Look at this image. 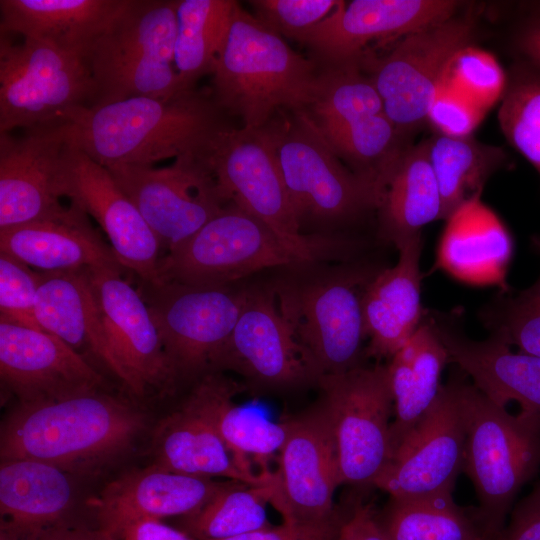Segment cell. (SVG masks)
Returning a JSON list of instances; mask_svg holds the SVG:
<instances>
[{"instance_id": "obj_36", "label": "cell", "mask_w": 540, "mask_h": 540, "mask_svg": "<svg viewBox=\"0 0 540 540\" xmlns=\"http://www.w3.org/2000/svg\"><path fill=\"white\" fill-rule=\"evenodd\" d=\"M377 519L386 540H491L474 508L458 506L452 493L390 497Z\"/></svg>"}, {"instance_id": "obj_45", "label": "cell", "mask_w": 540, "mask_h": 540, "mask_svg": "<svg viewBox=\"0 0 540 540\" xmlns=\"http://www.w3.org/2000/svg\"><path fill=\"white\" fill-rule=\"evenodd\" d=\"M495 540H540V481L516 503Z\"/></svg>"}, {"instance_id": "obj_4", "label": "cell", "mask_w": 540, "mask_h": 540, "mask_svg": "<svg viewBox=\"0 0 540 540\" xmlns=\"http://www.w3.org/2000/svg\"><path fill=\"white\" fill-rule=\"evenodd\" d=\"M314 61L236 2L212 75L218 107L262 128L281 108L308 110L318 85Z\"/></svg>"}, {"instance_id": "obj_42", "label": "cell", "mask_w": 540, "mask_h": 540, "mask_svg": "<svg viewBox=\"0 0 540 540\" xmlns=\"http://www.w3.org/2000/svg\"><path fill=\"white\" fill-rule=\"evenodd\" d=\"M39 279V272L0 252V320L42 330L35 313Z\"/></svg>"}, {"instance_id": "obj_13", "label": "cell", "mask_w": 540, "mask_h": 540, "mask_svg": "<svg viewBox=\"0 0 540 540\" xmlns=\"http://www.w3.org/2000/svg\"><path fill=\"white\" fill-rule=\"evenodd\" d=\"M143 296L178 379L209 371L215 353L230 336L242 309L247 283L144 284Z\"/></svg>"}, {"instance_id": "obj_15", "label": "cell", "mask_w": 540, "mask_h": 540, "mask_svg": "<svg viewBox=\"0 0 540 540\" xmlns=\"http://www.w3.org/2000/svg\"><path fill=\"white\" fill-rule=\"evenodd\" d=\"M209 371H232L251 386L287 389L319 375L281 317L268 284H247L239 318Z\"/></svg>"}, {"instance_id": "obj_11", "label": "cell", "mask_w": 540, "mask_h": 540, "mask_svg": "<svg viewBox=\"0 0 540 540\" xmlns=\"http://www.w3.org/2000/svg\"><path fill=\"white\" fill-rule=\"evenodd\" d=\"M319 407L335 444L341 484L373 485L391 458L393 397L386 365L321 376Z\"/></svg>"}, {"instance_id": "obj_23", "label": "cell", "mask_w": 540, "mask_h": 540, "mask_svg": "<svg viewBox=\"0 0 540 540\" xmlns=\"http://www.w3.org/2000/svg\"><path fill=\"white\" fill-rule=\"evenodd\" d=\"M425 317L444 345L449 362L470 376L481 392L503 407L515 401L520 412L540 420V357L513 351L494 336L470 338L456 313L426 310Z\"/></svg>"}, {"instance_id": "obj_46", "label": "cell", "mask_w": 540, "mask_h": 540, "mask_svg": "<svg viewBox=\"0 0 540 540\" xmlns=\"http://www.w3.org/2000/svg\"><path fill=\"white\" fill-rule=\"evenodd\" d=\"M341 521L326 524L283 522L223 540H336Z\"/></svg>"}, {"instance_id": "obj_5", "label": "cell", "mask_w": 540, "mask_h": 540, "mask_svg": "<svg viewBox=\"0 0 540 540\" xmlns=\"http://www.w3.org/2000/svg\"><path fill=\"white\" fill-rule=\"evenodd\" d=\"M458 391L466 434L463 472L479 502L476 518L495 540L519 491L540 470V420L509 413L459 375Z\"/></svg>"}, {"instance_id": "obj_29", "label": "cell", "mask_w": 540, "mask_h": 540, "mask_svg": "<svg viewBox=\"0 0 540 540\" xmlns=\"http://www.w3.org/2000/svg\"><path fill=\"white\" fill-rule=\"evenodd\" d=\"M88 269L39 272L36 318L43 331L117 378Z\"/></svg>"}, {"instance_id": "obj_30", "label": "cell", "mask_w": 540, "mask_h": 540, "mask_svg": "<svg viewBox=\"0 0 540 540\" xmlns=\"http://www.w3.org/2000/svg\"><path fill=\"white\" fill-rule=\"evenodd\" d=\"M378 237L397 250L442 220V199L424 140L408 146L384 181L376 209Z\"/></svg>"}, {"instance_id": "obj_37", "label": "cell", "mask_w": 540, "mask_h": 540, "mask_svg": "<svg viewBox=\"0 0 540 540\" xmlns=\"http://www.w3.org/2000/svg\"><path fill=\"white\" fill-rule=\"evenodd\" d=\"M236 1L177 0L174 66L186 90L212 74Z\"/></svg>"}, {"instance_id": "obj_20", "label": "cell", "mask_w": 540, "mask_h": 540, "mask_svg": "<svg viewBox=\"0 0 540 540\" xmlns=\"http://www.w3.org/2000/svg\"><path fill=\"white\" fill-rule=\"evenodd\" d=\"M454 0L341 1L336 10L309 30L299 42L325 68L358 65L373 43H391L456 15Z\"/></svg>"}, {"instance_id": "obj_16", "label": "cell", "mask_w": 540, "mask_h": 540, "mask_svg": "<svg viewBox=\"0 0 540 540\" xmlns=\"http://www.w3.org/2000/svg\"><path fill=\"white\" fill-rule=\"evenodd\" d=\"M121 264L89 268L117 379L132 395L171 392L178 379L147 304Z\"/></svg>"}, {"instance_id": "obj_44", "label": "cell", "mask_w": 540, "mask_h": 540, "mask_svg": "<svg viewBox=\"0 0 540 540\" xmlns=\"http://www.w3.org/2000/svg\"><path fill=\"white\" fill-rule=\"evenodd\" d=\"M486 111L449 86H441L427 114L434 133L448 137L472 136Z\"/></svg>"}, {"instance_id": "obj_6", "label": "cell", "mask_w": 540, "mask_h": 540, "mask_svg": "<svg viewBox=\"0 0 540 540\" xmlns=\"http://www.w3.org/2000/svg\"><path fill=\"white\" fill-rule=\"evenodd\" d=\"M223 198L269 227L288 244L319 258L338 254L351 259L358 250L352 238L301 232L266 126L222 127L200 152Z\"/></svg>"}, {"instance_id": "obj_2", "label": "cell", "mask_w": 540, "mask_h": 540, "mask_svg": "<svg viewBox=\"0 0 540 540\" xmlns=\"http://www.w3.org/2000/svg\"><path fill=\"white\" fill-rule=\"evenodd\" d=\"M144 427L142 412L100 390L20 403L2 424L0 455L64 471L94 469L123 455Z\"/></svg>"}, {"instance_id": "obj_18", "label": "cell", "mask_w": 540, "mask_h": 540, "mask_svg": "<svg viewBox=\"0 0 540 540\" xmlns=\"http://www.w3.org/2000/svg\"><path fill=\"white\" fill-rule=\"evenodd\" d=\"M68 120L0 132V230L48 218L65 206Z\"/></svg>"}, {"instance_id": "obj_49", "label": "cell", "mask_w": 540, "mask_h": 540, "mask_svg": "<svg viewBox=\"0 0 540 540\" xmlns=\"http://www.w3.org/2000/svg\"><path fill=\"white\" fill-rule=\"evenodd\" d=\"M336 540H386L377 513L370 505L357 502L341 520Z\"/></svg>"}, {"instance_id": "obj_51", "label": "cell", "mask_w": 540, "mask_h": 540, "mask_svg": "<svg viewBox=\"0 0 540 540\" xmlns=\"http://www.w3.org/2000/svg\"><path fill=\"white\" fill-rule=\"evenodd\" d=\"M531 247L535 253L540 252V235H535L531 237Z\"/></svg>"}, {"instance_id": "obj_9", "label": "cell", "mask_w": 540, "mask_h": 540, "mask_svg": "<svg viewBox=\"0 0 540 540\" xmlns=\"http://www.w3.org/2000/svg\"><path fill=\"white\" fill-rule=\"evenodd\" d=\"M95 100L96 86L84 56L0 34V132L66 121Z\"/></svg>"}, {"instance_id": "obj_26", "label": "cell", "mask_w": 540, "mask_h": 540, "mask_svg": "<svg viewBox=\"0 0 540 540\" xmlns=\"http://www.w3.org/2000/svg\"><path fill=\"white\" fill-rule=\"evenodd\" d=\"M422 249V236L400 247L396 264L384 267L366 288V356L390 359L421 325L426 311L421 303Z\"/></svg>"}, {"instance_id": "obj_17", "label": "cell", "mask_w": 540, "mask_h": 540, "mask_svg": "<svg viewBox=\"0 0 540 540\" xmlns=\"http://www.w3.org/2000/svg\"><path fill=\"white\" fill-rule=\"evenodd\" d=\"M465 439L458 375L453 374L374 486L392 498L453 493L463 472Z\"/></svg>"}, {"instance_id": "obj_35", "label": "cell", "mask_w": 540, "mask_h": 540, "mask_svg": "<svg viewBox=\"0 0 540 540\" xmlns=\"http://www.w3.org/2000/svg\"><path fill=\"white\" fill-rule=\"evenodd\" d=\"M424 142L441 194L442 220L479 199L487 180L507 158L501 147L479 142L473 136L455 138L434 133Z\"/></svg>"}, {"instance_id": "obj_21", "label": "cell", "mask_w": 540, "mask_h": 540, "mask_svg": "<svg viewBox=\"0 0 540 540\" xmlns=\"http://www.w3.org/2000/svg\"><path fill=\"white\" fill-rule=\"evenodd\" d=\"M64 195L99 224L118 261L144 284H158L161 243L110 171L71 143Z\"/></svg>"}, {"instance_id": "obj_33", "label": "cell", "mask_w": 540, "mask_h": 540, "mask_svg": "<svg viewBox=\"0 0 540 540\" xmlns=\"http://www.w3.org/2000/svg\"><path fill=\"white\" fill-rule=\"evenodd\" d=\"M152 465L174 473L225 477L259 485L234 463L211 423L185 402L163 419L153 438Z\"/></svg>"}, {"instance_id": "obj_8", "label": "cell", "mask_w": 540, "mask_h": 540, "mask_svg": "<svg viewBox=\"0 0 540 540\" xmlns=\"http://www.w3.org/2000/svg\"><path fill=\"white\" fill-rule=\"evenodd\" d=\"M265 126L302 233L304 225H345L376 212L378 189L342 164L306 110Z\"/></svg>"}, {"instance_id": "obj_34", "label": "cell", "mask_w": 540, "mask_h": 540, "mask_svg": "<svg viewBox=\"0 0 540 540\" xmlns=\"http://www.w3.org/2000/svg\"><path fill=\"white\" fill-rule=\"evenodd\" d=\"M66 471L37 460H2L1 527L26 530L61 521L72 501Z\"/></svg>"}, {"instance_id": "obj_38", "label": "cell", "mask_w": 540, "mask_h": 540, "mask_svg": "<svg viewBox=\"0 0 540 540\" xmlns=\"http://www.w3.org/2000/svg\"><path fill=\"white\" fill-rule=\"evenodd\" d=\"M272 489L230 481L197 512L184 516L183 531L194 540H223L270 527L266 504Z\"/></svg>"}, {"instance_id": "obj_40", "label": "cell", "mask_w": 540, "mask_h": 540, "mask_svg": "<svg viewBox=\"0 0 540 540\" xmlns=\"http://www.w3.org/2000/svg\"><path fill=\"white\" fill-rule=\"evenodd\" d=\"M537 254L540 256V252ZM478 317L490 336L540 357V274L518 293L494 295L480 308Z\"/></svg>"}, {"instance_id": "obj_27", "label": "cell", "mask_w": 540, "mask_h": 540, "mask_svg": "<svg viewBox=\"0 0 540 540\" xmlns=\"http://www.w3.org/2000/svg\"><path fill=\"white\" fill-rule=\"evenodd\" d=\"M0 252L39 272H67L120 264L92 228L87 214L71 203L48 218L0 230Z\"/></svg>"}, {"instance_id": "obj_1", "label": "cell", "mask_w": 540, "mask_h": 540, "mask_svg": "<svg viewBox=\"0 0 540 540\" xmlns=\"http://www.w3.org/2000/svg\"><path fill=\"white\" fill-rule=\"evenodd\" d=\"M221 112L211 93L196 88L169 98L133 97L74 112L69 138L107 168L153 166L201 152L227 125Z\"/></svg>"}, {"instance_id": "obj_47", "label": "cell", "mask_w": 540, "mask_h": 540, "mask_svg": "<svg viewBox=\"0 0 540 540\" xmlns=\"http://www.w3.org/2000/svg\"><path fill=\"white\" fill-rule=\"evenodd\" d=\"M1 540H113L102 530L69 524L65 519L50 525L12 530L1 527Z\"/></svg>"}, {"instance_id": "obj_25", "label": "cell", "mask_w": 540, "mask_h": 540, "mask_svg": "<svg viewBox=\"0 0 540 540\" xmlns=\"http://www.w3.org/2000/svg\"><path fill=\"white\" fill-rule=\"evenodd\" d=\"M243 388L220 371H208L197 379L185 403L211 423L235 465L259 485H266L273 472L265 462L279 453L289 421L275 422L234 403V396Z\"/></svg>"}, {"instance_id": "obj_43", "label": "cell", "mask_w": 540, "mask_h": 540, "mask_svg": "<svg viewBox=\"0 0 540 540\" xmlns=\"http://www.w3.org/2000/svg\"><path fill=\"white\" fill-rule=\"evenodd\" d=\"M255 17L269 28L299 40L331 15L340 5L336 0H254L249 1Z\"/></svg>"}, {"instance_id": "obj_19", "label": "cell", "mask_w": 540, "mask_h": 540, "mask_svg": "<svg viewBox=\"0 0 540 540\" xmlns=\"http://www.w3.org/2000/svg\"><path fill=\"white\" fill-rule=\"evenodd\" d=\"M288 421V434L270 484V503L283 522H337L333 498L341 481L329 423L319 405Z\"/></svg>"}, {"instance_id": "obj_32", "label": "cell", "mask_w": 540, "mask_h": 540, "mask_svg": "<svg viewBox=\"0 0 540 540\" xmlns=\"http://www.w3.org/2000/svg\"><path fill=\"white\" fill-rule=\"evenodd\" d=\"M307 112L335 152L365 136L386 114L372 80L356 64L320 71Z\"/></svg>"}, {"instance_id": "obj_14", "label": "cell", "mask_w": 540, "mask_h": 540, "mask_svg": "<svg viewBox=\"0 0 540 540\" xmlns=\"http://www.w3.org/2000/svg\"><path fill=\"white\" fill-rule=\"evenodd\" d=\"M107 169L167 252L230 204L223 198L200 152L180 156L172 165L160 168L115 166Z\"/></svg>"}, {"instance_id": "obj_50", "label": "cell", "mask_w": 540, "mask_h": 540, "mask_svg": "<svg viewBox=\"0 0 540 540\" xmlns=\"http://www.w3.org/2000/svg\"><path fill=\"white\" fill-rule=\"evenodd\" d=\"M118 540H194L183 530L173 528L160 519L144 518L128 525Z\"/></svg>"}, {"instance_id": "obj_3", "label": "cell", "mask_w": 540, "mask_h": 540, "mask_svg": "<svg viewBox=\"0 0 540 540\" xmlns=\"http://www.w3.org/2000/svg\"><path fill=\"white\" fill-rule=\"evenodd\" d=\"M313 263L295 265L270 284L281 317L320 378L362 366L363 296L384 267L359 257L327 269Z\"/></svg>"}, {"instance_id": "obj_7", "label": "cell", "mask_w": 540, "mask_h": 540, "mask_svg": "<svg viewBox=\"0 0 540 540\" xmlns=\"http://www.w3.org/2000/svg\"><path fill=\"white\" fill-rule=\"evenodd\" d=\"M176 6L177 0H130L93 43L85 59L96 86L94 105L189 91L174 66Z\"/></svg>"}, {"instance_id": "obj_41", "label": "cell", "mask_w": 540, "mask_h": 540, "mask_svg": "<svg viewBox=\"0 0 540 540\" xmlns=\"http://www.w3.org/2000/svg\"><path fill=\"white\" fill-rule=\"evenodd\" d=\"M443 85L453 88L487 112L501 101L507 73L491 53L470 44L451 60Z\"/></svg>"}, {"instance_id": "obj_28", "label": "cell", "mask_w": 540, "mask_h": 540, "mask_svg": "<svg viewBox=\"0 0 540 540\" xmlns=\"http://www.w3.org/2000/svg\"><path fill=\"white\" fill-rule=\"evenodd\" d=\"M130 0H0V34L19 35L85 57Z\"/></svg>"}, {"instance_id": "obj_10", "label": "cell", "mask_w": 540, "mask_h": 540, "mask_svg": "<svg viewBox=\"0 0 540 540\" xmlns=\"http://www.w3.org/2000/svg\"><path fill=\"white\" fill-rule=\"evenodd\" d=\"M316 261L254 216L229 204L191 237L162 255L158 281L228 285L262 270Z\"/></svg>"}, {"instance_id": "obj_12", "label": "cell", "mask_w": 540, "mask_h": 540, "mask_svg": "<svg viewBox=\"0 0 540 540\" xmlns=\"http://www.w3.org/2000/svg\"><path fill=\"white\" fill-rule=\"evenodd\" d=\"M474 18L459 15L406 35L383 55L364 56L388 118L406 137L427 123L428 111L453 57L471 44Z\"/></svg>"}, {"instance_id": "obj_48", "label": "cell", "mask_w": 540, "mask_h": 540, "mask_svg": "<svg viewBox=\"0 0 540 540\" xmlns=\"http://www.w3.org/2000/svg\"><path fill=\"white\" fill-rule=\"evenodd\" d=\"M519 59L540 69V1L529 3L514 34Z\"/></svg>"}, {"instance_id": "obj_31", "label": "cell", "mask_w": 540, "mask_h": 540, "mask_svg": "<svg viewBox=\"0 0 540 540\" xmlns=\"http://www.w3.org/2000/svg\"><path fill=\"white\" fill-rule=\"evenodd\" d=\"M447 363L448 353L424 315L419 328L386 365L394 413L391 457L435 402Z\"/></svg>"}, {"instance_id": "obj_24", "label": "cell", "mask_w": 540, "mask_h": 540, "mask_svg": "<svg viewBox=\"0 0 540 540\" xmlns=\"http://www.w3.org/2000/svg\"><path fill=\"white\" fill-rule=\"evenodd\" d=\"M229 481L170 472L154 465L133 470L110 482L88 505L98 528L113 540L131 523L168 516H188L200 510Z\"/></svg>"}, {"instance_id": "obj_39", "label": "cell", "mask_w": 540, "mask_h": 540, "mask_svg": "<svg viewBox=\"0 0 540 540\" xmlns=\"http://www.w3.org/2000/svg\"><path fill=\"white\" fill-rule=\"evenodd\" d=\"M503 135L540 176V69L518 59L498 109Z\"/></svg>"}, {"instance_id": "obj_22", "label": "cell", "mask_w": 540, "mask_h": 540, "mask_svg": "<svg viewBox=\"0 0 540 540\" xmlns=\"http://www.w3.org/2000/svg\"><path fill=\"white\" fill-rule=\"evenodd\" d=\"M0 376L20 403L98 391V368L46 331L0 320Z\"/></svg>"}]
</instances>
